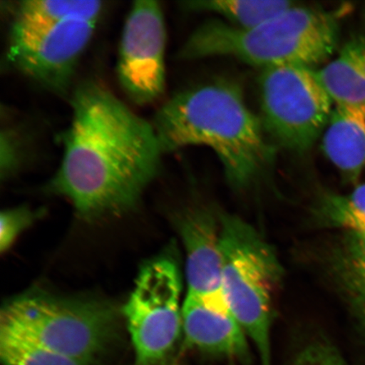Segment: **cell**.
Returning <instances> with one entry per match:
<instances>
[{
	"label": "cell",
	"mask_w": 365,
	"mask_h": 365,
	"mask_svg": "<svg viewBox=\"0 0 365 365\" xmlns=\"http://www.w3.org/2000/svg\"><path fill=\"white\" fill-rule=\"evenodd\" d=\"M259 84L264 131L291 152H307L335 107L318 71L295 65L264 68Z\"/></svg>",
	"instance_id": "6"
},
{
	"label": "cell",
	"mask_w": 365,
	"mask_h": 365,
	"mask_svg": "<svg viewBox=\"0 0 365 365\" xmlns=\"http://www.w3.org/2000/svg\"><path fill=\"white\" fill-rule=\"evenodd\" d=\"M178 227L185 250L187 294H222L220 217L210 210H190Z\"/></svg>",
	"instance_id": "11"
},
{
	"label": "cell",
	"mask_w": 365,
	"mask_h": 365,
	"mask_svg": "<svg viewBox=\"0 0 365 365\" xmlns=\"http://www.w3.org/2000/svg\"><path fill=\"white\" fill-rule=\"evenodd\" d=\"M0 327L91 364L115 339L118 314L102 300L29 294L3 308Z\"/></svg>",
	"instance_id": "5"
},
{
	"label": "cell",
	"mask_w": 365,
	"mask_h": 365,
	"mask_svg": "<svg viewBox=\"0 0 365 365\" xmlns=\"http://www.w3.org/2000/svg\"><path fill=\"white\" fill-rule=\"evenodd\" d=\"M3 365H90L53 352L7 328L0 327Z\"/></svg>",
	"instance_id": "18"
},
{
	"label": "cell",
	"mask_w": 365,
	"mask_h": 365,
	"mask_svg": "<svg viewBox=\"0 0 365 365\" xmlns=\"http://www.w3.org/2000/svg\"><path fill=\"white\" fill-rule=\"evenodd\" d=\"M293 365H349L330 341L319 339L299 351Z\"/></svg>",
	"instance_id": "19"
},
{
	"label": "cell",
	"mask_w": 365,
	"mask_h": 365,
	"mask_svg": "<svg viewBox=\"0 0 365 365\" xmlns=\"http://www.w3.org/2000/svg\"><path fill=\"white\" fill-rule=\"evenodd\" d=\"M322 145L345 182L359 185L365 171V114L335 106L324 131Z\"/></svg>",
	"instance_id": "13"
},
{
	"label": "cell",
	"mask_w": 365,
	"mask_h": 365,
	"mask_svg": "<svg viewBox=\"0 0 365 365\" xmlns=\"http://www.w3.org/2000/svg\"><path fill=\"white\" fill-rule=\"evenodd\" d=\"M219 217L223 298L257 349L261 365H272L271 331L281 264L248 222L231 214Z\"/></svg>",
	"instance_id": "4"
},
{
	"label": "cell",
	"mask_w": 365,
	"mask_h": 365,
	"mask_svg": "<svg viewBox=\"0 0 365 365\" xmlns=\"http://www.w3.org/2000/svg\"><path fill=\"white\" fill-rule=\"evenodd\" d=\"M35 219L34 213L24 208L11 209L1 213L0 249L7 250L22 231L29 227Z\"/></svg>",
	"instance_id": "20"
},
{
	"label": "cell",
	"mask_w": 365,
	"mask_h": 365,
	"mask_svg": "<svg viewBox=\"0 0 365 365\" xmlns=\"http://www.w3.org/2000/svg\"><path fill=\"white\" fill-rule=\"evenodd\" d=\"M166 38L159 3L135 2L123 27L116 71L123 91L137 105L156 102L165 91Z\"/></svg>",
	"instance_id": "9"
},
{
	"label": "cell",
	"mask_w": 365,
	"mask_h": 365,
	"mask_svg": "<svg viewBox=\"0 0 365 365\" xmlns=\"http://www.w3.org/2000/svg\"><path fill=\"white\" fill-rule=\"evenodd\" d=\"M153 125L164 153L191 145L213 150L234 188H247L273 156L262 122L238 86L220 81L173 96Z\"/></svg>",
	"instance_id": "2"
},
{
	"label": "cell",
	"mask_w": 365,
	"mask_h": 365,
	"mask_svg": "<svg viewBox=\"0 0 365 365\" xmlns=\"http://www.w3.org/2000/svg\"><path fill=\"white\" fill-rule=\"evenodd\" d=\"M185 344L205 354L247 361L249 339L222 294H187L182 312Z\"/></svg>",
	"instance_id": "10"
},
{
	"label": "cell",
	"mask_w": 365,
	"mask_h": 365,
	"mask_svg": "<svg viewBox=\"0 0 365 365\" xmlns=\"http://www.w3.org/2000/svg\"><path fill=\"white\" fill-rule=\"evenodd\" d=\"M317 71L335 106L365 114V29L345 43L339 56Z\"/></svg>",
	"instance_id": "14"
},
{
	"label": "cell",
	"mask_w": 365,
	"mask_h": 365,
	"mask_svg": "<svg viewBox=\"0 0 365 365\" xmlns=\"http://www.w3.org/2000/svg\"><path fill=\"white\" fill-rule=\"evenodd\" d=\"M71 102L49 190L88 219L134 207L161 168L164 152L153 123L96 82L81 84Z\"/></svg>",
	"instance_id": "1"
},
{
	"label": "cell",
	"mask_w": 365,
	"mask_h": 365,
	"mask_svg": "<svg viewBox=\"0 0 365 365\" xmlns=\"http://www.w3.org/2000/svg\"><path fill=\"white\" fill-rule=\"evenodd\" d=\"M190 11L217 14L227 24L241 29H249L262 24L289 10L295 3L286 0L245 1V0H203L184 4Z\"/></svg>",
	"instance_id": "16"
},
{
	"label": "cell",
	"mask_w": 365,
	"mask_h": 365,
	"mask_svg": "<svg viewBox=\"0 0 365 365\" xmlns=\"http://www.w3.org/2000/svg\"><path fill=\"white\" fill-rule=\"evenodd\" d=\"M325 268L365 339V232L339 231L328 245Z\"/></svg>",
	"instance_id": "12"
},
{
	"label": "cell",
	"mask_w": 365,
	"mask_h": 365,
	"mask_svg": "<svg viewBox=\"0 0 365 365\" xmlns=\"http://www.w3.org/2000/svg\"><path fill=\"white\" fill-rule=\"evenodd\" d=\"M103 3L83 0H30L18 3L13 23L24 26H49L72 20L97 22Z\"/></svg>",
	"instance_id": "15"
},
{
	"label": "cell",
	"mask_w": 365,
	"mask_h": 365,
	"mask_svg": "<svg viewBox=\"0 0 365 365\" xmlns=\"http://www.w3.org/2000/svg\"><path fill=\"white\" fill-rule=\"evenodd\" d=\"M19 140L10 128L3 130L1 134V176L8 177L16 170L21 159Z\"/></svg>",
	"instance_id": "21"
},
{
	"label": "cell",
	"mask_w": 365,
	"mask_h": 365,
	"mask_svg": "<svg viewBox=\"0 0 365 365\" xmlns=\"http://www.w3.org/2000/svg\"><path fill=\"white\" fill-rule=\"evenodd\" d=\"M319 226L339 231L365 232V182L349 194L327 192L314 208Z\"/></svg>",
	"instance_id": "17"
},
{
	"label": "cell",
	"mask_w": 365,
	"mask_h": 365,
	"mask_svg": "<svg viewBox=\"0 0 365 365\" xmlns=\"http://www.w3.org/2000/svg\"><path fill=\"white\" fill-rule=\"evenodd\" d=\"M350 11L346 4L332 10L295 4L249 29L209 21L190 34L179 57L184 61L231 57L262 70L293 65L314 68L336 51L341 21Z\"/></svg>",
	"instance_id": "3"
},
{
	"label": "cell",
	"mask_w": 365,
	"mask_h": 365,
	"mask_svg": "<svg viewBox=\"0 0 365 365\" xmlns=\"http://www.w3.org/2000/svg\"><path fill=\"white\" fill-rule=\"evenodd\" d=\"M96 21L72 20L49 26L12 23L8 58L14 67L57 94L71 88Z\"/></svg>",
	"instance_id": "8"
},
{
	"label": "cell",
	"mask_w": 365,
	"mask_h": 365,
	"mask_svg": "<svg viewBox=\"0 0 365 365\" xmlns=\"http://www.w3.org/2000/svg\"><path fill=\"white\" fill-rule=\"evenodd\" d=\"M179 266L160 257L141 269L124 309L135 365H159L172 353L182 331Z\"/></svg>",
	"instance_id": "7"
}]
</instances>
